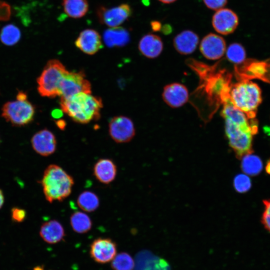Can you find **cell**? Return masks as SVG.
<instances>
[{
  "label": "cell",
  "mask_w": 270,
  "mask_h": 270,
  "mask_svg": "<svg viewBox=\"0 0 270 270\" xmlns=\"http://www.w3.org/2000/svg\"><path fill=\"white\" fill-rule=\"evenodd\" d=\"M68 71L58 60H48L36 80L40 94L50 98L58 96L61 80Z\"/></svg>",
  "instance_id": "cell-5"
},
{
  "label": "cell",
  "mask_w": 270,
  "mask_h": 270,
  "mask_svg": "<svg viewBox=\"0 0 270 270\" xmlns=\"http://www.w3.org/2000/svg\"><path fill=\"white\" fill-rule=\"evenodd\" d=\"M225 120V132L229 144L236 156L242 158L244 156L252 154V138L258 130L254 120L248 122Z\"/></svg>",
  "instance_id": "cell-3"
},
{
  "label": "cell",
  "mask_w": 270,
  "mask_h": 270,
  "mask_svg": "<svg viewBox=\"0 0 270 270\" xmlns=\"http://www.w3.org/2000/svg\"><path fill=\"white\" fill-rule=\"evenodd\" d=\"M226 42L221 36L210 33L202 40L200 50L206 58L217 60L224 54L226 51Z\"/></svg>",
  "instance_id": "cell-11"
},
{
  "label": "cell",
  "mask_w": 270,
  "mask_h": 270,
  "mask_svg": "<svg viewBox=\"0 0 270 270\" xmlns=\"http://www.w3.org/2000/svg\"><path fill=\"white\" fill-rule=\"evenodd\" d=\"M31 143L34 151L40 156H46L54 153L56 148V140L50 130L44 129L32 137Z\"/></svg>",
  "instance_id": "cell-14"
},
{
  "label": "cell",
  "mask_w": 270,
  "mask_h": 270,
  "mask_svg": "<svg viewBox=\"0 0 270 270\" xmlns=\"http://www.w3.org/2000/svg\"><path fill=\"white\" fill-rule=\"evenodd\" d=\"M227 59L234 64H240L246 59V53L243 46L238 43H232L229 45L226 51Z\"/></svg>",
  "instance_id": "cell-27"
},
{
  "label": "cell",
  "mask_w": 270,
  "mask_h": 270,
  "mask_svg": "<svg viewBox=\"0 0 270 270\" xmlns=\"http://www.w3.org/2000/svg\"><path fill=\"white\" fill-rule=\"evenodd\" d=\"M96 14L100 24L112 28L118 26L127 20L132 16V10L126 4L111 8L100 6L97 8Z\"/></svg>",
  "instance_id": "cell-8"
},
{
  "label": "cell",
  "mask_w": 270,
  "mask_h": 270,
  "mask_svg": "<svg viewBox=\"0 0 270 270\" xmlns=\"http://www.w3.org/2000/svg\"><path fill=\"white\" fill-rule=\"evenodd\" d=\"M238 24V18L232 10L222 8L216 11L212 18L214 30L222 35L234 32Z\"/></svg>",
  "instance_id": "cell-12"
},
{
  "label": "cell",
  "mask_w": 270,
  "mask_h": 270,
  "mask_svg": "<svg viewBox=\"0 0 270 270\" xmlns=\"http://www.w3.org/2000/svg\"><path fill=\"white\" fill-rule=\"evenodd\" d=\"M135 262L128 254L122 252L114 256L112 260V268L114 270H134Z\"/></svg>",
  "instance_id": "cell-26"
},
{
  "label": "cell",
  "mask_w": 270,
  "mask_h": 270,
  "mask_svg": "<svg viewBox=\"0 0 270 270\" xmlns=\"http://www.w3.org/2000/svg\"><path fill=\"white\" fill-rule=\"evenodd\" d=\"M108 128L110 137L118 143L128 142L135 135V129L132 122L125 116L114 117L109 122Z\"/></svg>",
  "instance_id": "cell-9"
},
{
  "label": "cell",
  "mask_w": 270,
  "mask_h": 270,
  "mask_svg": "<svg viewBox=\"0 0 270 270\" xmlns=\"http://www.w3.org/2000/svg\"><path fill=\"white\" fill-rule=\"evenodd\" d=\"M20 30L11 24L4 26L0 33V40L2 42L8 46L16 44L20 40Z\"/></svg>",
  "instance_id": "cell-25"
},
{
  "label": "cell",
  "mask_w": 270,
  "mask_h": 270,
  "mask_svg": "<svg viewBox=\"0 0 270 270\" xmlns=\"http://www.w3.org/2000/svg\"><path fill=\"white\" fill-rule=\"evenodd\" d=\"M162 98L164 102L170 108H178L188 101V91L184 85L174 82L164 88Z\"/></svg>",
  "instance_id": "cell-13"
},
{
  "label": "cell",
  "mask_w": 270,
  "mask_h": 270,
  "mask_svg": "<svg viewBox=\"0 0 270 270\" xmlns=\"http://www.w3.org/2000/svg\"><path fill=\"white\" fill-rule=\"evenodd\" d=\"M4 196L2 190L0 189V208H2L4 203Z\"/></svg>",
  "instance_id": "cell-39"
},
{
  "label": "cell",
  "mask_w": 270,
  "mask_h": 270,
  "mask_svg": "<svg viewBox=\"0 0 270 270\" xmlns=\"http://www.w3.org/2000/svg\"><path fill=\"white\" fill-rule=\"evenodd\" d=\"M60 106L62 112L74 121L87 124L99 120L102 102L98 96L80 92L67 99H60Z\"/></svg>",
  "instance_id": "cell-1"
},
{
  "label": "cell",
  "mask_w": 270,
  "mask_h": 270,
  "mask_svg": "<svg viewBox=\"0 0 270 270\" xmlns=\"http://www.w3.org/2000/svg\"><path fill=\"white\" fill-rule=\"evenodd\" d=\"M203 2L208 8L218 10L226 4L228 0H203Z\"/></svg>",
  "instance_id": "cell-32"
},
{
  "label": "cell",
  "mask_w": 270,
  "mask_h": 270,
  "mask_svg": "<svg viewBox=\"0 0 270 270\" xmlns=\"http://www.w3.org/2000/svg\"><path fill=\"white\" fill-rule=\"evenodd\" d=\"M74 44L81 51L90 55L96 54L103 46L100 36L97 31L92 29L82 30Z\"/></svg>",
  "instance_id": "cell-15"
},
{
  "label": "cell",
  "mask_w": 270,
  "mask_h": 270,
  "mask_svg": "<svg viewBox=\"0 0 270 270\" xmlns=\"http://www.w3.org/2000/svg\"><path fill=\"white\" fill-rule=\"evenodd\" d=\"M158 0L164 4H168L172 3L174 2L175 1H176V0Z\"/></svg>",
  "instance_id": "cell-41"
},
{
  "label": "cell",
  "mask_w": 270,
  "mask_h": 270,
  "mask_svg": "<svg viewBox=\"0 0 270 270\" xmlns=\"http://www.w3.org/2000/svg\"><path fill=\"white\" fill-rule=\"evenodd\" d=\"M57 126L61 130H64L66 123L63 120H58L56 122Z\"/></svg>",
  "instance_id": "cell-38"
},
{
  "label": "cell",
  "mask_w": 270,
  "mask_h": 270,
  "mask_svg": "<svg viewBox=\"0 0 270 270\" xmlns=\"http://www.w3.org/2000/svg\"><path fill=\"white\" fill-rule=\"evenodd\" d=\"M264 206V211L262 213L261 222L264 228L270 232V200H263Z\"/></svg>",
  "instance_id": "cell-30"
},
{
  "label": "cell",
  "mask_w": 270,
  "mask_h": 270,
  "mask_svg": "<svg viewBox=\"0 0 270 270\" xmlns=\"http://www.w3.org/2000/svg\"><path fill=\"white\" fill-rule=\"evenodd\" d=\"M234 186L237 192H247L252 186L250 179L248 176L245 174H238L234 178Z\"/></svg>",
  "instance_id": "cell-29"
},
{
  "label": "cell",
  "mask_w": 270,
  "mask_h": 270,
  "mask_svg": "<svg viewBox=\"0 0 270 270\" xmlns=\"http://www.w3.org/2000/svg\"><path fill=\"white\" fill-rule=\"evenodd\" d=\"M77 204L84 211L90 212L98 208L100 200L95 193L86 190L80 194L77 198Z\"/></svg>",
  "instance_id": "cell-24"
},
{
  "label": "cell",
  "mask_w": 270,
  "mask_h": 270,
  "mask_svg": "<svg viewBox=\"0 0 270 270\" xmlns=\"http://www.w3.org/2000/svg\"><path fill=\"white\" fill-rule=\"evenodd\" d=\"M40 234L46 242L55 244L64 239L65 232L62 224L54 220L47 221L42 225Z\"/></svg>",
  "instance_id": "cell-19"
},
{
  "label": "cell",
  "mask_w": 270,
  "mask_h": 270,
  "mask_svg": "<svg viewBox=\"0 0 270 270\" xmlns=\"http://www.w3.org/2000/svg\"><path fill=\"white\" fill-rule=\"evenodd\" d=\"M70 224L72 230L78 234H84L92 228V222L89 216L81 212H75L70 217Z\"/></svg>",
  "instance_id": "cell-22"
},
{
  "label": "cell",
  "mask_w": 270,
  "mask_h": 270,
  "mask_svg": "<svg viewBox=\"0 0 270 270\" xmlns=\"http://www.w3.org/2000/svg\"><path fill=\"white\" fill-rule=\"evenodd\" d=\"M199 42L198 35L190 30L178 34L173 40L175 50L180 54H190L194 52Z\"/></svg>",
  "instance_id": "cell-16"
},
{
  "label": "cell",
  "mask_w": 270,
  "mask_h": 270,
  "mask_svg": "<svg viewBox=\"0 0 270 270\" xmlns=\"http://www.w3.org/2000/svg\"><path fill=\"white\" fill-rule=\"evenodd\" d=\"M35 110L34 106L28 100L10 101L2 108V116L14 126H26L34 119Z\"/></svg>",
  "instance_id": "cell-6"
},
{
  "label": "cell",
  "mask_w": 270,
  "mask_h": 270,
  "mask_svg": "<svg viewBox=\"0 0 270 270\" xmlns=\"http://www.w3.org/2000/svg\"><path fill=\"white\" fill-rule=\"evenodd\" d=\"M266 170L268 174H270V160H268L266 163Z\"/></svg>",
  "instance_id": "cell-40"
},
{
  "label": "cell",
  "mask_w": 270,
  "mask_h": 270,
  "mask_svg": "<svg viewBox=\"0 0 270 270\" xmlns=\"http://www.w3.org/2000/svg\"><path fill=\"white\" fill-rule=\"evenodd\" d=\"M10 6L4 1L0 0V21L8 20L10 16Z\"/></svg>",
  "instance_id": "cell-31"
},
{
  "label": "cell",
  "mask_w": 270,
  "mask_h": 270,
  "mask_svg": "<svg viewBox=\"0 0 270 270\" xmlns=\"http://www.w3.org/2000/svg\"><path fill=\"white\" fill-rule=\"evenodd\" d=\"M94 174L100 182L108 184L116 178L117 167L109 158H101L96 162L93 168Z\"/></svg>",
  "instance_id": "cell-18"
},
{
  "label": "cell",
  "mask_w": 270,
  "mask_h": 270,
  "mask_svg": "<svg viewBox=\"0 0 270 270\" xmlns=\"http://www.w3.org/2000/svg\"><path fill=\"white\" fill-rule=\"evenodd\" d=\"M12 220L16 222H21L26 217V212L24 210L18 208H13L12 209Z\"/></svg>",
  "instance_id": "cell-33"
},
{
  "label": "cell",
  "mask_w": 270,
  "mask_h": 270,
  "mask_svg": "<svg viewBox=\"0 0 270 270\" xmlns=\"http://www.w3.org/2000/svg\"><path fill=\"white\" fill-rule=\"evenodd\" d=\"M150 26L152 30L154 32L160 31L162 28V24L158 20H153L150 22Z\"/></svg>",
  "instance_id": "cell-34"
},
{
  "label": "cell",
  "mask_w": 270,
  "mask_h": 270,
  "mask_svg": "<svg viewBox=\"0 0 270 270\" xmlns=\"http://www.w3.org/2000/svg\"><path fill=\"white\" fill-rule=\"evenodd\" d=\"M241 168L244 172L250 176L258 174L262 169V163L257 156L248 154L242 158Z\"/></svg>",
  "instance_id": "cell-23"
},
{
  "label": "cell",
  "mask_w": 270,
  "mask_h": 270,
  "mask_svg": "<svg viewBox=\"0 0 270 270\" xmlns=\"http://www.w3.org/2000/svg\"><path fill=\"white\" fill-rule=\"evenodd\" d=\"M62 111L60 110L55 109L52 112V116L55 118H59L62 115Z\"/></svg>",
  "instance_id": "cell-37"
},
{
  "label": "cell",
  "mask_w": 270,
  "mask_h": 270,
  "mask_svg": "<svg viewBox=\"0 0 270 270\" xmlns=\"http://www.w3.org/2000/svg\"><path fill=\"white\" fill-rule=\"evenodd\" d=\"M105 44L109 48L122 47L128 44L130 35L128 30L122 27H112L106 30L103 34Z\"/></svg>",
  "instance_id": "cell-20"
},
{
  "label": "cell",
  "mask_w": 270,
  "mask_h": 270,
  "mask_svg": "<svg viewBox=\"0 0 270 270\" xmlns=\"http://www.w3.org/2000/svg\"><path fill=\"white\" fill-rule=\"evenodd\" d=\"M62 5L65 13L75 18L84 16L88 10L87 0H62Z\"/></svg>",
  "instance_id": "cell-21"
},
{
  "label": "cell",
  "mask_w": 270,
  "mask_h": 270,
  "mask_svg": "<svg viewBox=\"0 0 270 270\" xmlns=\"http://www.w3.org/2000/svg\"><path fill=\"white\" fill-rule=\"evenodd\" d=\"M228 98L236 108L250 118L255 117L257 108L262 100L259 86L248 80H243L232 85Z\"/></svg>",
  "instance_id": "cell-4"
},
{
  "label": "cell",
  "mask_w": 270,
  "mask_h": 270,
  "mask_svg": "<svg viewBox=\"0 0 270 270\" xmlns=\"http://www.w3.org/2000/svg\"><path fill=\"white\" fill-rule=\"evenodd\" d=\"M27 95L26 92L22 91H19L18 93L16 99L20 101H24L27 100Z\"/></svg>",
  "instance_id": "cell-36"
},
{
  "label": "cell",
  "mask_w": 270,
  "mask_h": 270,
  "mask_svg": "<svg viewBox=\"0 0 270 270\" xmlns=\"http://www.w3.org/2000/svg\"><path fill=\"white\" fill-rule=\"evenodd\" d=\"M116 252V244L114 242L109 238H99L92 243L90 253L95 262L105 264L114 259Z\"/></svg>",
  "instance_id": "cell-10"
},
{
  "label": "cell",
  "mask_w": 270,
  "mask_h": 270,
  "mask_svg": "<svg viewBox=\"0 0 270 270\" xmlns=\"http://www.w3.org/2000/svg\"><path fill=\"white\" fill-rule=\"evenodd\" d=\"M160 30L162 34H170L172 30V26L168 24H166L162 26Z\"/></svg>",
  "instance_id": "cell-35"
},
{
  "label": "cell",
  "mask_w": 270,
  "mask_h": 270,
  "mask_svg": "<svg viewBox=\"0 0 270 270\" xmlns=\"http://www.w3.org/2000/svg\"><path fill=\"white\" fill-rule=\"evenodd\" d=\"M251 64L249 66H246L248 70V76L251 78H258L262 80H268L266 74L268 72L266 69L269 68L268 64L264 62H250Z\"/></svg>",
  "instance_id": "cell-28"
},
{
  "label": "cell",
  "mask_w": 270,
  "mask_h": 270,
  "mask_svg": "<svg viewBox=\"0 0 270 270\" xmlns=\"http://www.w3.org/2000/svg\"><path fill=\"white\" fill-rule=\"evenodd\" d=\"M138 48L142 55L149 58H154L160 54L164 46L160 36L154 34H148L141 38Z\"/></svg>",
  "instance_id": "cell-17"
},
{
  "label": "cell",
  "mask_w": 270,
  "mask_h": 270,
  "mask_svg": "<svg viewBox=\"0 0 270 270\" xmlns=\"http://www.w3.org/2000/svg\"><path fill=\"white\" fill-rule=\"evenodd\" d=\"M91 84L83 72L68 71L62 78L59 88L60 99H67L80 92L91 94Z\"/></svg>",
  "instance_id": "cell-7"
},
{
  "label": "cell",
  "mask_w": 270,
  "mask_h": 270,
  "mask_svg": "<svg viewBox=\"0 0 270 270\" xmlns=\"http://www.w3.org/2000/svg\"><path fill=\"white\" fill-rule=\"evenodd\" d=\"M40 183L46 199L52 203L62 202L70 194L74 180L62 167L52 164L44 170Z\"/></svg>",
  "instance_id": "cell-2"
}]
</instances>
